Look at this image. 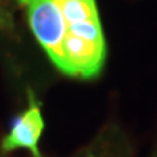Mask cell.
Segmentation results:
<instances>
[{
  "label": "cell",
  "mask_w": 157,
  "mask_h": 157,
  "mask_svg": "<svg viewBox=\"0 0 157 157\" xmlns=\"http://www.w3.org/2000/svg\"><path fill=\"white\" fill-rule=\"evenodd\" d=\"M89 157H95V156H89Z\"/></svg>",
  "instance_id": "4"
},
{
  "label": "cell",
  "mask_w": 157,
  "mask_h": 157,
  "mask_svg": "<svg viewBox=\"0 0 157 157\" xmlns=\"http://www.w3.org/2000/svg\"><path fill=\"white\" fill-rule=\"evenodd\" d=\"M44 127L41 108L34 99H31V105L13 119L9 132L2 140V151L9 153L23 148L28 150L32 157H42L39 151V140Z\"/></svg>",
  "instance_id": "2"
},
{
  "label": "cell",
  "mask_w": 157,
  "mask_h": 157,
  "mask_svg": "<svg viewBox=\"0 0 157 157\" xmlns=\"http://www.w3.org/2000/svg\"><path fill=\"white\" fill-rule=\"evenodd\" d=\"M10 26V19L6 15L5 12L0 9V29H6Z\"/></svg>",
  "instance_id": "3"
},
{
  "label": "cell",
  "mask_w": 157,
  "mask_h": 157,
  "mask_svg": "<svg viewBox=\"0 0 157 157\" xmlns=\"http://www.w3.org/2000/svg\"><path fill=\"white\" fill-rule=\"evenodd\" d=\"M28 7V19L35 38L58 70H63V42L66 21L56 0H19Z\"/></svg>",
  "instance_id": "1"
}]
</instances>
